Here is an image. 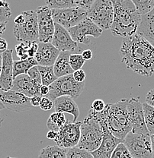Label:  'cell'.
I'll return each instance as SVG.
<instances>
[{
  "mask_svg": "<svg viewBox=\"0 0 154 158\" xmlns=\"http://www.w3.org/2000/svg\"><path fill=\"white\" fill-rule=\"evenodd\" d=\"M112 2L114 19L110 28L112 34L124 38L135 34L141 21V16L137 13L133 2L115 0Z\"/></svg>",
  "mask_w": 154,
  "mask_h": 158,
  "instance_id": "obj_2",
  "label": "cell"
},
{
  "mask_svg": "<svg viewBox=\"0 0 154 158\" xmlns=\"http://www.w3.org/2000/svg\"><path fill=\"white\" fill-rule=\"evenodd\" d=\"M50 92V88L49 86H44V85H42L40 88V94L42 97H47L48 95Z\"/></svg>",
  "mask_w": 154,
  "mask_h": 158,
  "instance_id": "obj_44",
  "label": "cell"
},
{
  "mask_svg": "<svg viewBox=\"0 0 154 158\" xmlns=\"http://www.w3.org/2000/svg\"><path fill=\"white\" fill-rule=\"evenodd\" d=\"M111 158H132V156L126 148L125 144L121 142L117 144V147L114 150Z\"/></svg>",
  "mask_w": 154,
  "mask_h": 158,
  "instance_id": "obj_32",
  "label": "cell"
},
{
  "mask_svg": "<svg viewBox=\"0 0 154 158\" xmlns=\"http://www.w3.org/2000/svg\"><path fill=\"white\" fill-rule=\"evenodd\" d=\"M106 106V103L103 101L102 100L100 99H98V100H94L92 103V106H91V110H92L93 111L96 112V113H100V112L103 111L105 110Z\"/></svg>",
  "mask_w": 154,
  "mask_h": 158,
  "instance_id": "obj_37",
  "label": "cell"
},
{
  "mask_svg": "<svg viewBox=\"0 0 154 158\" xmlns=\"http://www.w3.org/2000/svg\"><path fill=\"white\" fill-rule=\"evenodd\" d=\"M87 18L102 30L110 29L113 23L114 7L111 0H95L87 11Z\"/></svg>",
  "mask_w": 154,
  "mask_h": 158,
  "instance_id": "obj_6",
  "label": "cell"
},
{
  "mask_svg": "<svg viewBox=\"0 0 154 158\" xmlns=\"http://www.w3.org/2000/svg\"><path fill=\"white\" fill-rule=\"evenodd\" d=\"M67 158H94L89 151L77 147L67 149Z\"/></svg>",
  "mask_w": 154,
  "mask_h": 158,
  "instance_id": "obj_30",
  "label": "cell"
},
{
  "mask_svg": "<svg viewBox=\"0 0 154 158\" xmlns=\"http://www.w3.org/2000/svg\"><path fill=\"white\" fill-rule=\"evenodd\" d=\"M70 54L71 52H68V51L59 52L54 65V73L58 78L66 76V75H71L74 72V71L71 69L70 65H69Z\"/></svg>",
  "mask_w": 154,
  "mask_h": 158,
  "instance_id": "obj_23",
  "label": "cell"
},
{
  "mask_svg": "<svg viewBox=\"0 0 154 158\" xmlns=\"http://www.w3.org/2000/svg\"><path fill=\"white\" fill-rule=\"evenodd\" d=\"M24 21V15L21 13V15H18L17 17L15 18L14 20V23L15 24H17V25H20V24H22Z\"/></svg>",
  "mask_w": 154,
  "mask_h": 158,
  "instance_id": "obj_45",
  "label": "cell"
},
{
  "mask_svg": "<svg viewBox=\"0 0 154 158\" xmlns=\"http://www.w3.org/2000/svg\"><path fill=\"white\" fill-rule=\"evenodd\" d=\"M54 109L57 113H67L73 116V122H77V118L79 116V110L78 105L70 97L63 96L56 99L54 101Z\"/></svg>",
  "mask_w": 154,
  "mask_h": 158,
  "instance_id": "obj_22",
  "label": "cell"
},
{
  "mask_svg": "<svg viewBox=\"0 0 154 158\" xmlns=\"http://www.w3.org/2000/svg\"><path fill=\"white\" fill-rule=\"evenodd\" d=\"M73 40L76 43L89 45L90 40L88 36H92L95 38H99L102 34L103 30L99 28L90 19L86 18L85 20L71 28L68 29Z\"/></svg>",
  "mask_w": 154,
  "mask_h": 158,
  "instance_id": "obj_13",
  "label": "cell"
},
{
  "mask_svg": "<svg viewBox=\"0 0 154 158\" xmlns=\"http://www.w3.org/2000/svg\"><path fill=\"white\" fill-rule=\"evenodd\" d=\"M5 108H6V107H5V106H4V105H3L2 102V100H1V98H0V111H1V110H4ZM4 118H5L2 117V116H0V127H1L2 123V122L4 121Z\"/></svg>",
  "mask_w": 154,
  "mask_h": 158,
  "instance_id": "obj_48",
  "label": "cell"
},
{
  "mask_svg": "<svg viewBox=\"0 0 154 158\" xmlns=\"http://www.w3.org/2000/svg\"><path fill=\"white\" fill-rule=\"evenodd\" d=\"M27 75H29L30 78L32 79L34 81H35L36 83L42 85L41 74H40V72L38 70V67H37V65L32 67V68L30 69L29 72H28Z\"/></svg>",
  "mask_w": 154,
  "mask_h": 158,
  "instance_id": "obj_35",
  "label": "cell"
},
{
  "mask_svg": "<svg viewBox=\"0 0 154 158\" xmlns=\"http://www.w3.org/2000/svg\"><path fill=\"white\" fill-rule=\"evenodd\" d=\"M120 53L127 69L143 76L154 74V47L141 36L124 38Z\"/></svg>",
  "mask_w": 154,
  "mask_h": 158,
  "instance_id": "obj_1",
  "label": "cell"
},
{
  "mask_svg": "<svg viewBox=\"0 0 154 158\" xmlns=\"http://www.w3.org/2000/svg\"><path fill=\"white\" fill-rule=\"evenodd\" d=\"M26 46H27V53L29 58H34V56L38 49V44H37V42H31L28 43Z\"/></svg>",
  "mask_w": 154,
  "mask_h": 158,
  "instance_id": "obj_38",
  "label": "cell"
},
{
  "mask_svg": "<svg viewBox=\"0 0 154 158\" xmlns=\"http://www.w3.org/2000/svg\"><path fill=\"white\" fill-rule=\"evenodd\" d=\"M51 44L59 52H74L78 48V44L73 40L68 30L58 24H55V30Z\"/></svg>",
  "mask_w": 154,
  "mask_h": 158,
  "instance_id": "obj_16",
  "label": "cell"
},
{
  "mask_svg": "<svg viewBox=\"0 0 154 158\" xmlns=\"http://www.w3.org/2000/svg\"><path fill=\"white\" fill-rule=\"evenodd\" d=\"M11 16V12L9 3L0 1V23H7Z\"/></svg>",
  "mask_w": 154,
  "mask_h": 158,
  "instance_id": "obj_33",
  "label": "cell"
},
{
  "mask_svg": "<svg viewBox=\"0 0 154 158\" xmlns=\"http://www.w3.org/2000/svg\"><path fill=\"white\" fill-rule=\"evenodd\" d=\"M95 0H47L46 6L51 9H65L80 8L88 11Z\"/></svg>",
  "mask_w": 154,
  "mask_h": 158,
  "instance_id": "obj_21",
  "label": "cell"
},
{
  "mask_svg": "<svg viewBox=\"0 0 154 158\" xmlns=\"http://www.w3.org/2000/svg\"><path fill=\"white\" fill-rule=\"evenodd\" d=\"M66 118L64 113H51L47 122V126L50 131H54L58 132L60 128L66 123Z\"/></svg>",
  "mask_w": 154,
  "mask_h": 158,
  "instance_id": "obj_26",
  "label": "cell"
},
{
  "mask_svg": "<svg viewBox=\"0 0 154 158\" xmlns=\"http://www.w3.org/2000/svg\"><path fill=\"white\" fill-rule=\"evenodd\" d=\"M24 21L22 24H15L13 33L17 40L22 43L38 42V24L36 11L29 10L22 12Z\"/></svg>",
  "mask_w": 154,
  "mask_h": 158,
  "instance_id": "obj_7",
  "label": "cell"
},
{
  "mask_svg": "<svg viewBox=\"0 0 154 158\" xmlns=\"http://www.w3.org/2000/svg\"><path fill=\"white\" fill-rule=\"evenodd\" d=\"M6 30V23H0V37Z\"/></svg>",
  "mask_w": 154,
  "mask_h": 158,
  "instance_id": "obj_47",
  "label": "cell"
},
{
  "mask_svg": "<svg viewBox=\"0 0 154 158\" xmlns=\"http://www.w3.org/2000/svg\"><path fill=\"white\" fill-rule=\"evenodd\" d=\"M123 143L133 158L153 157L150 135L130 132L124 139Z\"/></svg>",
  "mask_w": 154,
  "mask_h": 158,
  "instance_id": "obj_8",
  "label": "cell"
},
{
  "mask_svg": "<svg viewBox=\"0 0 154 158\" xmlns=\"http://www.w3.org/2000/svg\"><path fill=\"white\" fill-rule=\"evenodd\" d=\"M128 99H121L115 103H109L106 124L110 132L115 138L124 141L127 135L131 132V126L127 113Z\"/></svg>",
  "mask_w": 154,
  "mask_h": 158,
  "instance_id": "obj_3",
  "label": "cell"
},
{
  "mask_svg": "<svg viewBox=\"0 0 154 158\" xmlns=\"http://www.w3.org/2000/svg\"><path fill=\"white\" fill-rule=\"evenodd\" d=\"M85 62V59L82 58L81 54L74 53L69 56V65L74 72L82 69Z\"/></svg>",
  "mask_w": 154,
  "mask_h": 158,
  "instance_id": "obj_31",
  "label": "cell"
},
{
  "mask_svg": "<svg viewBox=\"0 0 154 158\" xmlns=\"http://www.w3.org/2000/svg\"><path fill=\"white\" fill-rule=\"evenodd\" d=\"M12 49H7L2 54V67L0 75V90L7 91L12 88L13 78V60Z\"/></svg>",
  "mask_w": 154,
  "mask_h": 158,
  "instance_id": "obj_18",
  "label": "cell"
},
{
  "mask_svg": "<svg viewBox=\"0 0 154 158\" xmlns=\"http://www.w3.org/2000/svg\"><path fill=\"white\" fill-rule=\"evenodd\" d=\"M81 55H82V58L85 59V61H87V60H90V59L92 58L93 53H92L91 49H86V50H84L83 52H82Z\"/></svg>",
  "mask_w": 154,
  "mask_h": 158,
  "instance_id": "obj_42",
  "label": "cell"
},
{
  "mask_svg": "<svg viewBox=\"0 0 154 158\" xmlns=\"http://www.w3.org/2000/svg\"><path fill=\"white\" fill-rule=\"evenodd\" d=\"M39 106L42 110L48 111V110H52L53 106H54V103L53 100H51V99L47 98V97H42Z\"/></svg>",
  "mask_w": 154,
  "mask_h": 158,
  "instance_id": "obj_36",
  "label": "cell"
},
{
  "mask_svg": "<svg viewBox=\"0 0 154 158\" xmlns=\"http://www.w3.org/2000/svg\"><path fill=\"white\" fill-rule=\"evenodd\" d=\"M51 12L54 23L67 30L77 25L87 18V11L80 8L51 9Z\"/></svg>",
  "mask_w": 154,
  "mask_h": 158,
  "instance_id": "obj_9",
  "label": "cell"
},
{
  "mask_svg": "<svg viewBox=\"0 0 154 158\" xmlns=\"http://www.w3.org/2000/svg\"><path fill=\"white\" fill-rule=\"evenodd\" d=\"M41 99L42 97L41 96H34L31 98V103L32 106H39L40 103H41Z\"/></svg>",
  "mask_w": 154,
  "mask_h": 158,
  "instance_id": "obj_43",
  "label": "cell"
},
{
  "mask_svg": "<svg viewBox=\"0 0 154 158\" xmlns=\"http://www.w3.org/2000/svg\"><path fill=\"white\" fill-rule=\"evenodd\" d=\"M73 76L74 80L78 82V83H83V82H85L86 73L82 69L74 72L73 73Z\"/></svg>",
  "mask_w": 154,
  "mask_h": 158,
  "instance_id": "obj_39",
  "label": "cell"
},
{
  "mask_svg": "<svg viewBox=\"0 0 154 158\" xmlns=\"http://www.w3.org/2000/svg\"><path fill=\"white\" fill-rule=\"evenodd\" d=\"M136 10L140 16L148 14L154 9V0H132Z\"/></svg>",
  "mask_w": 154,
  "mask_h": 158,
  "instance_id": "obj_29",
  "label": "cell"
},
{
  "mask_svg": "<svg viewBox=\"0 0 154 158\" xmlns=\"http://www.w3.org/2000/svg\"><path fill=\"white\" fill-rule=\"evenodd\" d=\"M146 103H147L148 105H150V106L154 108V88L150 90V91L147 93V96L145 98Z\"/></svg>",
  "mask_w": 154,
  "mask_h": 158,
  "instance_id": "obj_40",
  "label": "cell"
},
{
  "mask_svg": "<svg viewBox=\"0 0 154 158\" xmlns=\"http://www.w3.org/2000/svg\"><path fill=\"white\" fill-rule=\"evenodd\" d=\"M6 158H16V157H6Z\"/></svg>",
  "mask_w": 154,
  "mask_h": 158,
  "instance_id": "obj_51",
  "label": "cell"
},
{
  "mask_svg": "<svg viewBox=\"0 0 154 158\" xmlns=\"http://www.w3.org/2000/svg\"><path fill=\"white\" fill-rule=\"evenodd\" d=\"M47 138L50 140H54V141H55L57 138V132L54 131H49L47 133Z\"/></svg>",
  "mask_w": 154,
  "mask_h": 158,
  "instance_id": "obj_46",
  "label": "cell"
},
{
  "mask_svg": "<svg viewBox=\"0 0 154 158\" xmlns=\"http://www.w3.org/2000/svg\"><path fill=\"white\" fill-rule=\"evenodd\" d=\"M103 131L99 121L90 115L82 122L80 127V139L77 147L92 153L96 151L102 141Z\"/></svg>",
  "mask_w": 154,
  "mask_h": 158,
  "instance_id": "obj_4",
  "label": "cell"
},
{
  "mask_svg": "<svg viewBox=\"0 0 154 158\" xmlns=\"http://www.w3.org/2000/svg\"><path fill=\"white\" fill-rule=\"evenodd\" d=\"M153 158H154V155H153Z\"/></svg>",
  "mask_w": 154,
  "mask_h": 158,
  "instance_id": "obj_52",
  "label": "cell"
},
{
  "mask_svg": "<svg viewBox=\"0 0 154 158\" xmlns=\"http://www.w3.org/2000/svg\"><path fill=\"white\" fill-rule=\"evenodd\" d=\"M2 67V54H0V75H1Z\"/></svg>",
  "mask_w": 154,
  "mask_h": 158,
  "instance_id": "obj_50",
  "label": "cell"
},
{
  "mask_svg": "<svg viewBox=\"0 0 154 158\" xmlns=\"http://www.w3.org/2000/svg\"><path fill=\"white\" fill-rule=\"evenodd\" d=\"M150 140H151L152 149H153V155H154V135H150Z\"/></svg>",
  "mask_w": 154,
  "mask_h": 158,
  "instance_id": "obj_49",
  "label": "cell"
},
{
  "mask_svg": "<svg viewBox=\"0 0 154 158\" xmlns=\"http://www.w3.org/2000/svg\"><path fill=\"white\" fill-rule=\"evenodd\" d=\"M143 114L146 126L149 131L150 135H154V108L150 106L147 103H143Z\"/></svg>",
  "mask_w": 154,
  "mask_h": 158,
  "instance_id": "obj_28",
  "label": "cell"
},
{
  "mask_svg": "<svg viewBox=\"0 0 154 158\" xmlns=\"http://www.w3.org/2000/svg\"><path fill=\"white\" fill-rule=\"evenodd\" d=\"M136 34L141 36L154 47V9L142 16Z\"/></svg>",
  "mask_w": 154,
  "mask_h": 158,
  "instance_id": "obj_20",
  "label": "cell"
},
{
  "mask_svg": "<svg viewBox=\"0 0 154 158\" xmlns=\"http://www.w3.org/2000/svg\"><path fill=\"white\" fill-rule=\"evenodd\" d=\"M37 65L34 58H29L26 60L14 61L13 62V78L19 75H25L32 67Z\"/></svg>",
  "mask_w": 154,
  "mask_h": 158,
  "instance_id": "obj_24",
  "label": "cell"
},
{
  "mask_svg": "<svg viewBox=\"0 0 154 158\" xmlns=\"http://www.w3.org/2000/svg\"><path fill=\"white\" fill-rule=\"evenodd\" d=\"M0 98L5 107L11 111L20 113L27 111L32 107L31 98L12 90L7 91L0 90Z\"/></svg>",
  "mask_w": 154,
  "mask_h": 158,
  "instance_id": "obj_14",
  "label": "cell"
},
{
  "mask_svg": "<svg viewBox=\"0 0 154 158\" xmlns=\"http://www.w3.org/2000/svg\"><path fill=\"white\" fill-rule=\"evenodd\" d=\"M132 158H133V157H132Z\"/></svg>",
  "mask_w": 154,
  "mask_h": 158,
  "instance_id": "obj_53",
  "label": "cell"
},
{
  "mask_svg": "<svg viewBox=\"0 0 154 158\" xmlns=\"http://www.w3.org/2000/svg\"><path fill=\"white\" fill-rule=\"evenodd\" d=\"M59 52L52 44L39 42L34 59L40 66H54Z\"/></svg>",
  "mask_w": 154,
  "mask_h": 158,
  "instance_id": "obj_19",
  "label": "cell"
},
{
  "mask_svg": "<svg viewBox=\"0 0 154 158\" xmlns=\"http://www.w3.org/2000/svg\"><path fill=\"white\" fill-rule=\"evenodd\" d=\"M82 122H71L67 120L65 124L57 132V138L55 140L57 145L68 149L78 145L80 139V127Z\"/></svg>",
  "mask_w": 154,
  "mask_h": 158,
  "instance_id": "obj_10",
  "label": "cell"
},
{
  "mask_svg": "<svg viewBox=\"0 0 154 158\" xmlns=\"http://www.w3.org/2000/svg\"><path fill=\"white\" fill-rule=\"evenodd\" d=\"M127 110L131 126V132L135 134L150 135L146 126L143 103H140V100L134 98L128 99Z\"/></svg>",
  "mask_w": 154,
  "mask_h": 158,
  "instance_id": "obj_12",
  "label": "cell"
},
{
  "mask_svg": "<svg viewBox=\"0 0 154 158\" xmlns=\"http://www.w3.org/2000/svg\"><path fill=\"white\" fill-rule=\"evenodd\" d=\"M16 55L18 57L21 59V60H26L29 58V55L27 53V46L24 43H21L15 46Z\"/></svg>",
  "mask_w": 154,
  "mask_h": 158,
  "instance_id": "obj_34",
  "label": "cell"
},
{
  "mask_svg": "<svg viewBox=\"0 0 154 158\" xmlns=\"http://www.w3.org/2000/svg\"><path fill=\"white\" fill-rule=\"evenodd\" d=\"M101 127L103 131L102 141L100 146L96 151H93L91 154L94 158H111L114 150L117 147V144L123 142L121 140L115 138L109 131L106 121L100 122Z\"/></svg>",
  "mask_w": 154,
  "mask_h": 158,
  "instance_id": "obj_15",
  "label": "cell"
},
{
  "mask_svg": "<svg viewBox=\"0 0 154 158\" xmlns=\"http://www.w3.org/2000/svg\"><path fill=\"white\" fill-rule=\"evenodd\" d=\"M8 49V43L2 37H0V54H2Z\"/></svg>",
  "mask_w": 154,
  "mask_h": 158,
  "instance_id": "obj_41",
  "label": "cell"
},
{
  "mask_svg": "<svg viewBox=\"0 0 154 158\" xmlns=\"http://www.w3.org/2000/svg\"><path fill=\"white\" fill-rule=\"evenodd\" d=\"M42 85L36 83L27 74L16 77L13 81L11 90L22 94L24 96L31 98L34 96H41L40 88ZM42 97V96H41Z\"/></svg>",
  "mask_w": 154,
  "mask_h": 158,
  "instance_id": "obj_17",
  "label": "cell"
},
{
  "mask_svg": "<svg viewBox=\"0 0 154 158\" xmlns=\"http://www.w3.org/2000/svg\"><path fill=\"white\" fill-rule=\"evenodd\" d=\"M37 67H38V70L40 74H41L42 85L50 86L51 84H53L55 81L57 80L58 78L54 73V66H40V65H37Z\"/></svg>",
  "mask_w": 154,
  "mask_h": 158,
  "instance_id": "obj_27",
  "label": "cell"
},
{
  "mask_svg": "<svg viewBox=\"0 0 154 158\" xmlns=\"http://www.w3.org/2000/svg\"><path fill=\"white\" fill-rule=\"evenodd\" d=\"M38 158H67V149L59 146H47L43 148Z\"/></svg>",
  "mask_w": 154,
  "mask_h": 158,
  "instance_id": "obj_25",
  "label": "cell"
},
{
  "mask_svg": "<svg viewBox=\"0 0 154 158\" xmlns=\"http://www.w3.org/2000/svg\"><path fill=\"white\" fill-rule=\"evenodd\" d=\"M38 24V42L51 44L55 30V23L51 9L47 6H41L36 10Z\"/></svg>",
  "mask_w": 154,
  "mask_h": 158,
  "instance_id": "obj_11",
  "label": "cell"
},
{
  "mask_svg": "<svg viewBox=\"0 0 154 158\" xmlns=\"http://www.w3.org/2000/svg\"><path fill=\"white\" fill-rule=\"evenodd\" d=\"M85 82L78 83L74 80L73 74L57 78V81L49 86L50 92L47 98L54 101L56 99L63 96L77 98L82 93Z\"/></svg>",
  "mask_w": 154,
  "mask_h": 158,
  "instance_id": "obj_5",
  "label": "cell"
}]
</instances>
